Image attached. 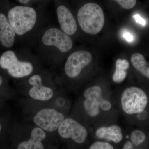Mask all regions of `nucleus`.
I'll list each match as a JSON object with an SVG mask.
<instances>
[{
	"instance_id": "f257e3e1",
	"label": "nucleus",
	"mask_w": 149,
	"mask_h": 149,
	"mask_svg": "<svg viewBox=\"0 0 149 149\" xmlns=\"http://www.w3.org/2000/svg\"><path fill=\"white\" fill-rule=\"evenodd\" d=\"M77 18L82 30L91 35L99 33L104 24L103 11L99 5L94 3L82 6L77 13Z\"/></svg>"
},
{
	"instance_id": "f03ea898",
	"label": "nucleus",
	"mask_w": 149,
	"mask_h": 149,
	"mask_svg": "<svg viewBox=\"0 0 149 149\" xmlns=\"http://www.w3.org/2000/svg\"><path fill=\"white\" fill-rule=\"evenodd\" d=\"M8 19L15 34L24 35L33 29L37 20V13L33 8L17 6L11 8L8 13Z\"/></svg>"
},
{
	"instance_id": "7ed1b4c3",
	"label": "nucleus",
	"mask_w": 149,
	"mask_h": 149,
	"mask_svg": "<svg viewBox=\"0 0 149 149\" xmlns=\"http://www.w3.org/2000/svg\"><path fill=\"white\" fill-rule=\"evenodd\" d=\"M148 103L146 94L138 87L126 88L121 95V107L126 114H138L142 112L145 110Z\"/></svg>"
},
{
	"instance_id": "20e7f679",
	"label": "nucleus",
	"mask_w": 149,
	"mask_h": 149,
	"mask_svg": "<svg viewBox=\"0 0 149 149\" xmlns=\"http://www.w3.org/2000/svg\"><path fill=\"white\" fill-rule=\"evenodd\" d=\"M0 67L6 70L8 74L14 78H20L32 74L33 64L30 62L19 60L13 51H6L0 57Z\"/></svg>"
},
{
	"instance_id": "39448f33",
	"label": "nucleus",
	"mask_w": 149,
	"mask_h": 149,
	"mask_svg": "<svg viewBox=\"0 0 149 149\" xmlns=\"http://www.w3.org/2000/svg\"><path fill=\"white\" fill-rule=\"evenodd\" d=\"M64 119V116L61 113L53 109L45 108L36 113L33 121L38 127L52 132L58 129Z\"/></svg>"
},
{
	"instance_id": "423d86ee",
	"label": "nucleus",
	"mask_w": 149,
	"mask_h": 149,
	"mask_svg": "<svg viewBox=\"0 0 149 149\" xmlns=\"http://www.w3.org/2000/svg\"><path fill=\"white\" fill-rule=\"evenodd\" d=\"M42 42L45 46L54 47L63 53L69 52L73 46L69 36L56 27L47 29L42 37Z\"/></svg>"
},
{
	"instance_id": "0eeeda50",
	"label": "nucleus",
	"mask_w": 149,
	"mask_h": 149,
	"mask_svg": "<svg viewBox=\"0 0 149 149\" xmlns=\"http://www.w3.org/2000/svg\"><path fill=\"white\" fill-rule=\"evenodd\" d=\"M92 55L88 51L80 50L72 53L68 56L65 65L66 76L70 78L77 77L83 68L92 61Z\"/></svg>"
},
{
	"instance_id": "6e6552de",
	"label": "nucleus",
	"mask_w": 149,
	"mask_h": 149,
	"mask_svg": "<svg viewBox=\"0 0 149 149\" xmlns=\"http://www.w3.org/2000/svg\"><path fill=\"white\" fill-rule=\"evenodd\" d=\"M58 129L59 135L61 138L71 139L77 143H83L88 137L86 128L72 118L64 119Z\"/></svg>"
},
{
	"instance_id": "1a4fd4ad",
	"label": "nucleus",
	"mask_w": 149,
	"mask_h": 149,
	"mask_svg": "<svg viewBox=\"0 0 149 149\" xmlns=\"http://www.w3.org/2000/svg\"><path fill=\"white\" fill-rule=\"evenodd\" d=\"M84 109L86 113L91 117H95L100 113V104L102 96V88L95 85L86 89L84 93Z\"/></svg>"
},
{
	"instance_id": "9d476101",
	"label": "nucleus",
	"mask_w": 149,
	"mask_h": 149,
	"mask_svg": "<svg viewBox=\"0 0 149 149\" xmlns=\"http://www.w3.org/2000/svg\"><path fill=\"white\" fill-rule=\"evenodd\" d=\"M28 82L32 86L29 92L32 98L40 101H46L53 97V91L51 88L43 85L42 77L39 74L32 75L29 77Z\"/></svg>"
},
{
	"instance_id": "9b49d317",
	"label": "nucleus",
	"mask_w": 149,
	"mask_h": 149,
	"mask_svg": "<svg viewBox=\"0 0 149 149\" xmlns=\"http://www.w3.org/2000/svg\"><path fill=\"white\" fill-rule=\"evenodd\" d=\"M57 16L61 31L66 35H72L76 33V20L69 9L64 5L59 6L56 10Z\"/></svg>"
},
{
	"instance_id": "f8f14e48",
	"label": "nucleus",
	"mask_w": 149,
	"mask_h": 149,
	"mask_svg": "<svg viewBox=\"0 0 149 149\" xmlns=\"http://www.w3.org/2000/svg\"><path fill=\"white\" fill-rule=\"evenodd\" d=\"M15 34L4 14L0 13V42L4 47L10 48L13 45Z\"/></svg>"
},
{
	"instance_id": "ddd939ff",
	"label": "nucleus",
	"mask_w": 149,
	"mask_h": 149,
	"mask_svg": "<svg viewBox=\"0 0 149 149\" xmlns=\"http://www.w3.org/2000/svg\"><path fill=\"white\" fill-rule=\"evenodd\" d=\"M95 136L98 139L112 141L115 143H120L123 138L121 128L116 125L99 127L96 130Z\"/></svg>"
},
{
	"instance_id": "4468645a",
	"label": "nucleus",
	"mask_w": 149,
	"mask_h": 149,
	"mask_svg": "<svg viewBox=\"0 0 149 149\" xmlns=\"http://www.w3.org/2000/svg\"><path fill=\"white\" fill-rule=\"evenodd\" d=\"M46 137L45 130L39 127L34 128L31 132L30 139L19 144L17 149H44L42 141Z\"/></svg>"
},
{
	"instance_id": "2eb2a0df",
	"label": "nucleus",
	"mask_w": 149,
	"mask_h": 149,
	"mask_svg": "<svg viewBox=\"0 0 149 149\" xmlns=\"http://www.w3.org/2000/svg\"><path fill=\"white\" fill-rule=\"evenodd\" d=\"M129 67V63L127 60L118 59L116 62V70L113 75L112 79L115 83H119L123 81L127 76L126 70Z\"/></svg>"
},
{
	"instance_id": "dca6fc26",
	"label": "nucleus",
	"mask_w": 149,
	"mask_h": 149,
	"mask_svg": "<svg viewBox=\"0 0 149 149\" xmlns=\"http://www.w3.org/2000/svg\"><path fill=\"white\" fill-rule=\"evenodd\" d=\"M131 61L137 70L149 78V63L146 61L143 55L138 53L133 54L131 56Z\"/></svg>"
},
{
	"instance_id": "f3484780",
	"label": "nucleus",
	"mask_w": 149,
	"mask_h": 149,
	"mask_svg": "<svg viewBox=\"0 0 149 149\" xmlns=\"http://www.w3.org/2000/svg\"><path fill=\"white\" fill-rule=\"evenodd\" d=\"M130 139L133 145L139 146L143 143L146 140V134L142 130H134L130 134Z\"/></svg>"
},
{
	"instance_id": "a211bd4d",
	"label": "nucleus",
	"mask_w": 149,
	"mask_h": 149,
	"mask_svg": "<svg viewBox=\"0 0 149 149\" xmlns=\"http://www.w3.org/2000/svg\"><path fill=\"white\" fill-rule=\"evenodd\" d=\"M89 149H114L113 147L108 142L96 141L89 147Z\"/></svg>"
},
{
	"instance_id": "6ab92c4d",
	"label": "nucleus",
	"mask_w": 149,
	"mask_h": 149,
	"mask_svg": "<svg viewBox=\"0 0 149 149\" xmlns=\"http://www.w3.org/2000/svg\"><path fill=\"white\" fill-rule=\"evenodd\" d=\"M115 1L117 2L123 8L125 9L133 8L136 6V0H116Z\"/></svg>"
},
{
	"instance_id": "aec40b11",
	"label": "nucleus",
	"mask_w": 149,
	"mask_h": 149,
	"mask_svg": "<svg viewBox=\"0 0 149 149\" xmlns=\"http://www.w3.org/2000/svg\"><path fill=\"white\" fill-rule=\"evenodd\" d=\"M111 107L112 104L109 101L104 98L102 99L100 104V108L102 110L105 111H109L111 109Z\"/></svg>"
},
{
	"instance_id": "412c9836",
	"label": "nucleus",
	"mask_w": 149,
	"mask_h": 149,
	"mask_svg": "<svg viewBox=\"0 0 149 149\" xmlns=\"http://www.w3.org/2000/svg\"><path fill=\"white\" fill-rule=\"evenodd\" d=\"M133 17L135 19L136 22H138L139 24L144 26L146 25V22L145 19L142 18L139 15H135L133 16Z\"/></svg>"
},
{
	"instance_id": "4be33fe9",
	"label": "nucleus",
	"mask_w": 149,
	"mask_h": 149,
	"mask_svg": "<svg viewBox=\"0 0 149 149\" xmlns=\"http://www.w3.org/2000/svg\"><path fill=\"white\" fill-rule=\"evenodd\" d=\"M123 37L125 39L126 41H128L129 42H133L134 38L133 35H131L130 32H125L123 35Z\"/></svg>"
},
{
	"instance_id": "5701e85b",
	"label": "nucleus",
	"mask_w": 149,
	"mask_h": 149,
	"mask_svg": "<svg viewBox=\"0 0 149 149\" xmlns=\"http://www.w3.org/2000/svg\"><path fill=\"white\" fill-rule=\"evenodd\" d=\"M122 149H133V145L132 142L127 141L123 145Z\"/></svg>"
},
{
	"instance_id": "b1692460",
	"label": "nucleus",
	"mask_w": 149,
	"mask_h": 149,
	"mask_svg": "<svg viewBox=\"0 0 149 149\" xmlns=\"http://www.w3.org/2000/svg\"><path fill=\"white\" fill-rule=\"evenodd\" d=\"M18 1L22 4H27L28 3L30 2V1L29 0H19Z\"/></svg>"
},
{
	"instance_id": "393cba45",
	"label": "nucleus",
	"mask_w": 149,
	"mask_h": 149,
	"mask_svg": "<svg viewBox=\"0 0 149 149\" xmlns=\"http://www.w3.org/2000/svg\"><path fill=\"white\" fill-rule=\"evenodd\" d=\"M3 83V80L2 77L0 75V86H1L2 85Z\"/></svg>"
}]
</instances>
